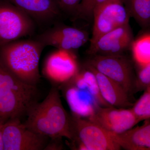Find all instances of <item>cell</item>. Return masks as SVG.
Instances as JSON below:
<instances>
[{
	"label": "cell",
	"instance_id": "obj_1",
	"mask_svg": "<svg viewBox=\"0 0 150 150\" xmlns=\"http://www.w3.org/2000/svg\"><path fill=\"white\" fill-rule=\"evenodd\" d=\"M24 123L28 128L50 139H74L72 116L62 104L59 89L51 88L43 101L29 108Z\"/></svg>",
	"mask_w": 150,
	"mask_h": 150
},
{
	"label": "cell",
	"instance_id": "obj_2",
	"mask_svg": "<svg viewBox=\"0 0 150 150\" xmlns=\"http://www.w3.org/2000/svg\"><path fill=\"white\" fill-rule=\"evenodd\" d=\"M44 48L35 38L16 40L0 46V63L19 80L36 86L40 81L39 62Z\"/></svg>",
	"mask_w": 150,
	"mask_h": 150
},
{
	"label": "cell",
	"instance_id": "obj_3",
	"mask_svg": "<svg viewBox=\"0 0 150 150\" xmlns=\"http://www.w3.org/2000/svg\"><path fill=\"white\" fill-rule=\"evenodd\" d=\"M38 96L36 86L19 80L0 63V118L5 121L21 119L38 102Z\"/></svg>",
	"mask_w": 150,
	"mask_h": 150
},
{
	"label": "cell",
	"instance_id": "obj_4",
	"mask_svg": "<svg viewBox=\"0 0 150 150\" xmlns=\"http://www.w3.org/2000/svg\"><path fill=\"white\" fill-rule=\"evenodd\" d=\"M35 24L21 9L0 0V46L32 35L35 32Z\"/></svg>",
	"mask_w": 150,
	"mask_h": 150
},
{
	"label": "cell",
	"instance_id": "obj_5",
	"mask_svg": "<svg viewBox=\"0 0 150 150\" xmlns=\"http://www.w3.org/2000/svg\"><path fill=\"white\" fill-rule=\"evenodd\" d=\"M74 139L81 150H118L121 147L109 132L96 123L72 115Z\"/></svg>",
	"mask_w": 150,
	"mask_h": 150
},
{
	"label": "cell",
	"instance_id": "obj_6",
	"mask_svg": "<svg viewBox=\"0 0 150 150\" xmlns=\"http://www.w3.org/2000/svg\"><path fill=\"white\" fill-rule=\"evenodd\" d=\"M49 139L28 128L20 118L9 119L4 124V150H45Z\"/></svg>",
	"mask_w": 150,
	"mask_h": 150
},
{
	"label": "cell",
	"instance_id": "obj_7",
	"mask_svg": "<svg viewBox=\"0 0 150 150\" xmlns=\"http://www.w3.org/2000/svg\"><path fill=\"white\" fill-rule=\"evenodd\" d=\"M86 64L120 84L129 94L134 90L132 67L121 55H93Z\"/></svg>",
	"mask_w": 150,
	"mask_h": 150
},
{
	"label": "cell",
	"instance_id": "obj_8",
	"mask_svg": "<svg viewBox=\"0 0 150 150\" xmlns=\"http://www.w3.org/2000/svg\"><path fill=\"white\" fill-rule=\"evenodd\" d=\"M130 14L123 0H108L94 11L90 43L105 33L129 23Z\"/></svg>",
	"mask_w": 150,
	"mask_h": 150
},
{
	"label": "cell",
	"instance_id": "obj_9",
	"mask_svg": "<svg viewBox=\"0 0 150 150\" xmlns=\"http://www.w3.org/2000/svg\"><path fill=\"white\" fill-rule=\"evenodd\" d=\"M35 39L45 47L53 46L59 50L73 52L88 41L89 35L85 30L56 22Z\"/></svg>",
	"mask_w": 150,
	"mask_h": 150
},
{
	"label": "cell",
	"instance_id": "obj_10",
	"mask_svg": "<svg viewBox=\"0 0 150 150\" xmlns=\"http://www.w3.org/2000/svg\"><path fill=\"white\" fill-rule=\"evenodd\" d=\"M106 131L120 134L130 130L139 123L131 108L99 106L88 118Z\"/></svg>",
	"mask_w": 150,
	"mask_h": 150
},
{
	"label": "cell",
	"instance_id": "obj_11",
	"mask_svg": "<svg viewBox=\"0 0 150 150\" xmlns=\"http://www.w3.org/2000/svg\"><path fill=\"white\" fill-rule=\"evenodd\" d=\"M79 70L76 57L73 52L57 49L47 57L43 72L51 81L62 85L74 77Z\"/></svg>",
	"mask_w": 150,
	"mask_h": 150
},
{
	"label": "cell",
	"instance_id": "obj_12",
	"mask_svg": "<svg viewBox=\"0 0 150 150\" xmlns=\"http://www.w3.org/2000/svg\"><path fill=\"white\" fill-rule=\"evenodd\" d=\"M129 23L109 31L90 43L91 55H118L131 47L134 41Z\"/></svg>",
	"mask_w": 150,
	"mask_h": 150
},
{
	"label": "cell",
	"instance_id": "obj_13",
	"mask_svg": "<svg viewBox=\"0 0 150 150\" xmlns=\"http://www.w3.org/2000/svg\"><path fill=\"white\" fill-rule=\"evenodd\" d=\"M61 85L73 115L88 119L100 106L93 95L84 86L71 80Z\"/></svg>",
	"mask_w": 150,
	"mask_h": 150
},
{
	"label": "cell",
	"instance_id": "obj_14",
	"mask_svg": "<svg viewBox=\"0 0 150 150\" xmlns=\"http://www.w3.org/2000/svg\"><path fill=\"white\" fill-rule=\"evenodd\" d=\"M21 9L35 22L46 24L56 21L62 11L54 0H4Z\"/></svg>",
	"mask_w": 150,
	"mask_h": 150
},
{
	"label": "cell",
	"instance_id": "obj_15",
	"mask_svg": "<svg viewBox=\"0 0 150 150\" xmlns=\"http://www.w3.org/2000/svg\"><path fill=\"white\" fill-rule=\"evenodd\" d=\"M85 67L95 75L100 95L110 106L118 108H127L131 106L129 93L120 84L86 64Z\"/></svg>",
	"mask_w": 150,
	"mask_h": 150
},
{
	"label": "cell",
	"instance_id": "obj_16",
	"mask_svg": "<svg viewBox=\"0 0 150 150\" xmlns=\"http://www.w3.org/2000/svg\"><path fill=\"white\" fill-rule=\"evenodd\" d=\"M121 148L129 150H150V120L120 134L109 132Z\"/></svg>",
	"mask_w": 150,
	"mask_h": 150
},
{
	"label": "cell",
	"instance_id": "obj_17",
	"mask_svg": "<svg viewBox=\"0 0 150 150\" xmlns=\"http://www.w3.org/2000/svg\"><path fill=\"white\" fill-rule=\"evenodd\" d=\"M130 16L142 27L150 24V0H123Z\"/></svg>",
	"mask_w": 150,
	"mask_h": 150
},
{
	"label": "cell",
	"instance_id": "obj_18",
	"mask_svg": "<svg viewBox=\"0 0 150 150\" xmlns=\"http://www.w3.org/2000/svg\"><path fill=\"white\" fill-rule=\"evenodd\" d=\"M132 55L138 67L150 63V33H145L134 40L131 45Z\"/></svg>",
	"mask_w": 150,
	"mask_h": 150
},
{
	"label": "cell",
	"instance_id": "obj_19",
	"mask_svg": "<svg viewBox=\"0 0 150 150\" xmlns=\"http://www.w3.org/2000/svg\"><path fill=\"white\" fill-rule=\"evenodd\" d=\"M131 108L139 122L150 120V85Z\"/></svg>",
	"mask_w": 150,
	"mask_h": 150
},
{
	"label": "cell",
	"instance_id": "obj_20",
	"mask_svg": "<svg viewBox=\"0 0 150 150\" xmlns=\"http://www.w3.org/2000/svg\"><path fill=\"white\" fill-rule=\"evenodd\" d=\"M108 0H82L74 13L79 18L89 19L93 17L95 10Z\"/></svg>",
	"mask_w": 150,
	"mask_h": 150
},
{
	"label": "cell",
	"instance_id": "obj_21",
	"mask_svg": "<svg viewBox=\"0 0 150 150\" xmlns=\"http://www.w3.org/2000/svg\"><path fill=\"white\" fill-rule=\"evenodd\" d=\"M139 68L134 80V90L136 92L144 90L150 85V63Z\"/></svg>",
	"mask_w": 150,
	"mask_h": 150
},
{
	"label": "cell",
	"instance_id": "obj_22",
	"mask_svg": "<svg viewBox=\"0 0 150 150\" xmlns=\"http://www.w3.org/2000/svg\"><path fill=\"white\" fill-rule=\"evenodd\" d=\"M82 0H58L57 5L61 11L74 13V14Z\"/></svg>",
	"mask_w": 150,
	"mask_h": 150
},
{
	"label": "cell",
	"instance_id": "obj_23",
	"mask_svg": "<svg viewBox=\"0 0 150 150\" xmlns=\"http://www.w3.org/2000/svg\"><path fill=\"white\" fill-rule=\"evenodd\" d=\"M6 121L0 118V150H4L3 143V129Z\"/></svg>",
	"mask_w": 150,
	"mask_h": 150
},
{
	"label": "cell",
	"instance_id": "obj_24",
	"mask_svg": "<svg viewBox=\"0 0 150 150\" xmlns=\"http://www.w3.org/2000/svg\"><path fill=\"white\" fill-rule=\"evenodd\" d=\"M54 1H55L56 2V3H57V2H58V0H54Z\"/></svg>",
	"mask_w": 150,
	"mask_h": 150
},
{
	"label": "cell",
	"instance_id": "obj_25",
	"mask_svg": "<svg viewBox=\"0 0 150 150\" xmlns=\"http://www.w3.org/2000/svg\"><path fill=\"white\" fill-rule=\"evenodd\" d=\"M149 28H150V25H149Z\"/></svg>",
	"mask_w": 150,
	"mask_h": 150
}]
</instances>
